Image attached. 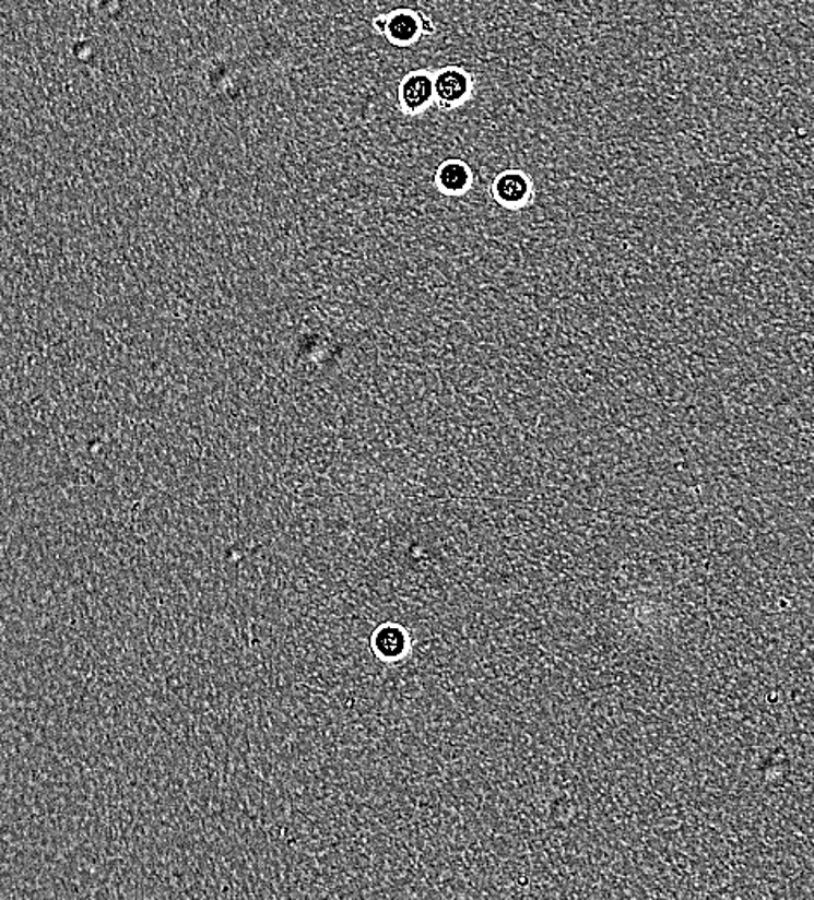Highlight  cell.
I'll list each match as a JSON object with an SVG mask.
<instances>
[{
  "mask_svg": "<svg viewBox=\"0 0 814 900\" xmlns=\"http://www.w3.org/2000/svg\"><path fill=\"white\" fill-rule=\"evenodd\" d=\"M375 34L399 49L416 46L423 37L435 34V23L428 14L416 9L399 8L390 13L378 14L373 20Z\"/></svg>",
  "mask_w": 814,
  "mask_h": 900,
  "instance_id": "1",
  "label": "cell"
},
{
  "mask_svg": "<svg viewBox=\"0 0 814 900\" xmlns=\"http://www.w3.org/2000/svg\"><path fill=\"white\" fill-rule=\"evenodd\" d=\"M435 106L444 112L456 111L472 99L475 79L463 67H444L434 73Z\"/></svg>",
  "mask_w": 814,
  "mask_h": 900,
  "instance_id": "2",
  "label": "cell"
},
{
  "mask_svg": "<svg viewBox=\"0 0 814 900\" xmlns=\"http://www.w3.org/2000/svg\"><path fill=\"white\" fill-rule=\"evenodd\" d=\"M397 100L404 117H422L435 105L434 73L430 70L405 73L397 88Z\"/></svg>",
  "mask_w": 814,
  "mask_h": 900,
  "instance_id": "3",
  "label": "cell"
},
{
  "mask_svg": "<svg viewBox=\"0 0 814 900\" xmlns=\"http://www.w3.org/2000/svg\"><path fill=\"white\" fill-rule=\"evenodd\" d=\"M491 194L503 209L518 212L531 206L535 197L534 180L527 171L508 168L494 177Z\"/></svg>",
  "mask_w": 814,
  "mask_h": 900,
  "instance_id": "4",
  "label": "cell"
},
{
  "mask_svg": "<svg viewBox=\"0 0 814 900\" xmlns=\"http://www.w3.org/2000/svg\"><path fill=\"white\" fill-rule=\"evenodd\" d=\"M373 654L384 663H399L408 659L413 648L410 630L397 621H384L376 627L369 641Z\"/></svg>",
  "mask_w": 814,
  "mask_h": 900,
  "instance_id": "5",
  "label": "cell"
},
{
  "mask_svg": "<svg viewBox=\"0 0 814 900\" xmlns=\"http://www.w3.org/2000/svg\"><path fill=\"white\" fill-rule=\"evenodd\" d=\"M435 188L451 198L464 197L472 189L473 170L463 159L451 158L440 163L434 176Z\"/></svg>",
  "mask_w": 814,
  "mask_h": 900,
  "instance_id": "6",
  "label": "cell"
}]
</instances>
